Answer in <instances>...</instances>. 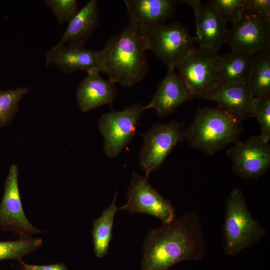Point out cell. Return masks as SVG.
<instances>
[{
    "instance_id": "obj_1",
    "label": "cell",
    "mask_w": 270,
    "mask_h": 270,
    "mask_svg": "<svg viewBox=\"0 0 270 270\" xmlns=\"http://www.w3.org/2000/svg\"><path fill=\"white\" fill-rule=\"evenodd\" d=\"M206 242L200 216L188 212L148 232L144 239L140 270H168L184 260H200Z\"/></svg>"
},
{
    "instance_id": "obj_2",
    "label": "cell",
    "mask_w": 270,
    "mask_h": 270,
    "mask_svg": "<svg viewBox=\"0 0 270 270\" xmlns=\"http://www.w3.org/2000/svg\"><path fill=\"white\" fill-rule=\"evenodd\" d=\"M147 50L143 32L130 21L96 52L98 70L106 74L112 82L132 87L147 74Z\"/></svg>"
},
{
    "instance_id": "obj_3",
    "label": "cell",
    "mask_w": 270,
    "mask_h": 270,
    "mask_svg": "<svg viewBox=\"0 0 270 270\" xmlns=\"http://www.w3.org/2000/svg\"><path fill=\"white\" fill-rule=\"evenodd\" d=\"M242 120L218 106L199 108L186 128L185 140L190 146L212 156L238 141Z\"/></svg>"
},
{
    "instance_id": "obj_4",
    "label": "cell",
    "mask_w": 270,
    "mask_h": 270,
    "mask_svg": "<svg viewBox=\"0 0 270 270\" xmlns=\"http://www.w3.org/2000/svg\"><path fill=\"white\" fill-rule=\"evenodd\" d=\"M222 226L224 249L228 256H235L263 238L265 228L251 214L242 190L232 189L226 200Z\"/></svg>"
},
{
    "instance_id": "obj_5",
    "label": "cell",
    "mask_w": 270,
    "mask_h": 270,
    "mask_svg": "<svg viewBox=\"0 0 270 270\" xmlns=\"http://www.w3.org/2000/svg\"><path fill=\"white\" fill-rule=\"evenodd\" d=\"M143 32L147 50L152 51L168 70H175L195 48V38L186 26L178 22L162 24Z\"/></svg>"
},
{
    "instance_id": "obj_6",
    "label": "cell",
    "mask_w": 270,
    "mask_h": 270,
    "mask_svg": "<svg viewBox=\"0 0 270 270\" xmlns=\"http://www.w3.org/2000/svg\"><path fill=\"white\" fill-rule=\"evenodd\" d=\"M176 69L194 97L202 98L220 84V56L210 50L195 47Z\"/></svg>"
},
{
    "instance_id": "obj_7",
    "label": "cell",
    "mask_w": 270,
    "mask_h": 270,
    "mask_svg": "<svg viewBox=\"0 0 270 270\" xmlns=\"http://www.w3.org/2000/svg\"><path fill=\"white\" fill-rule=\"evenodd\" d=\"M186 132L182 123L172 120L156 123L141 134L144 144L138 158L145 177L160 168L174 147L185 139Z\"/></svg>"
},
{
    "instance_id": "obj_8",
    "label": "cell",
    "mask_w": 270,
    "mask_h": 270,
    "mask_svg": "<svg viewBox=\"0 0 270 270\" xmlns=\"http://www.w3.org/2000/svg\"><path fill=\"white\" fill-rule=\"evenodd\" d=\"M143 111V106L136 103L122 110H112L100 116L98 127L104 139V150L108 158L116 156L132 141Z\"/></svg>"
},
{
    "instance_id": "obj_9",
    "label": "cell",
    "mask_w": 270,
    "mask_h": 270,
    "mask_svg": "<svg viewBox=\"0 0 270 270\" xmlns=\"http://www.w3.org/2000/svg\"><path fill=\"white\" fill-rule=\"evenodd\" d=\"M129 213H142L154 216L162 224L176 217V210L170 201L164 198L149 182L148 178L133 172L127 192L126 202L118 208Z\"/></svg>"
},
{
    "instance_id": "obj_10",
    "label": "cell",
    "mask_w": 270,
    "mask_h": 270,
    "mask_svg": "<svg viewBox=\"0 0 270 270\" xmlns=\"http://www.w3.org/2000/svg\"><path fill=\"white\" fill-rule=\"evenodd\" d=\"M226 43L232 52L251 56L270 50V20L244 11L228 30Z\"/></svg>"
},
{
    "instance_id": "obj_11",
    "label": "cell",
    "mask_w": 270,
    "mask_h": 270,
    "mask_svg": "<svg viewBox=\"0 0 270 270\" xmlns=\"http://www.w3.org/2000/svg\"><path fill=\"white\" fill-rule=\"evenodd\" d=\"M233 171L240 177L256 179L270 166V145L258 136L238 141L228 151Z\"/></svg>"
},
{
    "instance_id": "obj_12",
    "label": "cell",
    "mask_w": 270,
    "mask_h": 270,
    "mask_svg": "<svg viewBox=\"0 0 270 270\" xmlns=\"http://www.w3.org/2000/svg\"><path fill=\"white\" fill-rule=\"evenodd\" d=\"M18 169L11 165L6 178L3 196L0 204V228L13 232L22 237H28L40 230L28 220L21 202L18 184Z\"/></svg>"
},
{
    "instance_id": "obj_13",
    "label": "cell",
    "mask_w": 270,
    "mask_h": 270,
    "mask_svg": "<svg viewBox=\"0 0 270 270\" xmlns=\"http://www.w3.org/2000/svg\"><path fill=\"white\" fill-rule=\"evenodd\" d=\"M177 2L193 9L196 22L194 38L198 46L218 52L226 42L228 30L227 22L216 8L210 0L204 4L198 0Z\"/></svg>"
},
{
    "instance_id": "obj_14",
    "label": "cell",
    "mask_w": 270,
    "mask_h": 270,
    "mask_svg": "<svg viewBox=\"0 0 270 270\" xmlns=\"http://www.w3.org/2000/svg\"><path fill=\"white\" fill-rule=\"evenodd\" d=\"M45 61L46 66H57L64 74L78 70L88 72L98 68L96 52L86 48L84 44H56L46 53Z\"/></svg>"
},
{
    "instance_id": "obj_15",
    "label": "cell",
    "mask_w": 270,
    "mask_h": 270,
    "mask_svg": "<svg viewBox=\"0 0 270 270\" xmlns=\"http://www.w3.org/2000/svg\"><path fill=\"white\" fill-rule=\"evenodd\" d=\"M193 98L175 70H168L166 76L158 84L151 101L143 106V110L154 108L158 116L164 117L171 114L179 106Z\"/></svg>"
},
{
    "instance_id": "obj_16",
    "label": "cell",
    "mask_w": 270,
    "mask_h": 270,
    "mask_svg": "<svg viewBox=\"0 0 270 270\" xmlns=\"http://www.w3.org/2000/svg\"><path fill=\"white\" fill-rule=\"evenodd\" d=\"M130 21L142 32L164 24L176 10L177 2L172 0H125Z\"/></svg>"
},
{
    "instance_id": "obj_17",
    "label": "cell",
    "mask_w": 270,
    "mask_h": 270,
    "mask_svg": "<svg viewBox=\"0 0 270 270\" xmlns=\"http://www.w3.org/2000/svg\"><path fill=\"white\" fill-rule=\"evenodd\" d=\"M116 94L115 84L103 79L98 69L94 68L80 83L76 97L80 110L86 112L103 104L112 106Z\"/></svg>"
},
{
    "instance_id": "obj_18",
    "label": "cell",
    "mask_w": 270,
    "mask_h": 270,
    "mask_svg": "<svg viewBox=\"0 0 270 270\" xmlns=\"http://www.w3.org/2000/svg\"><path fill=\"white\" fill-rule=\"evenodd\" d=\"M254 98L247 84H222L202 98L216 102L218 107L242 120L252 116Z\"/></svg>"
},
{
    "instance_id": "obj_19",
    "label": "cell",
    "mask_w": 270,
    "mask_h": 270,
    "mask_svg": "<svg viewBox=\"0 0 270 270\" xmlns=\"http://www.w3.org/2000/svg\"><path fill=\"white\" fill-rule=\"evenodd\" d=\"M98 23V0H88L68 24L61 40L56 44H84L91 37Z\"/></svg>"
},
{
    "instance_id": "obj_20",
    "label": "cell",
    "mask_w": 270,
    "mask_h": 270,
    "mask_svg": "<svg viewBox=\"0 0 270 270\" xmlns=\"http://www.w3.org/2000/svg\"><path fill=\"white\" fill-rule=\"evenodd\" d=\"M254 56L232 51L220 56V84H247Z\"/></svg>"
},
{
    "instance_id": "obj_21",
    "label": "cell",
    "mask_w": 270,
    "mask_h": 270,
    "mask_svg": "<svg viewBox=\"0 0 270 270\" xmlns=\"http://www.w3.org/2000/svg\"><path fill=\"white\" fill-rule=\"evenodd\" d=\"M117 192L111 204L106 208L97 219L93 220L92 236L94 252L98 258H102L108 253L112 237L114 218L118 208L116 206Z\"/></svg>"
},
{
    "instance_id": "obj_22",
    "label": "cell",
    "mask_w": 270,
    "mask_h": 270,
    "mask_svg": "<svg viewBox=\"0 0 270 270\" xmlns=\"http://www.w3.org/2000/svg\"><path fill=\"white\" fill-rule=\"evenodd\" d=\"M247 85L254 97L270 95V50L254 56Z\"/></svg>"
},
{
    "instance_id": "obj_23",
    "label": "cell",
    "mask_w": 270,
    "mask_h": 270,
    "mask_svg": "<svg viewBox=\"0 0 270 270\" xmlns=\"http://www.w3.org/2000/svg\"><path fill=\"white\" fill-rule=\"evenodd\" d=\"M42 244L40 238L22 237L12 241H0V260H21L22 257L35 251Z\"/></svg>"
},
{
    "instance_id": "obj_24",
    "label": "cell",
    "mask_w": 270,
    "mask_h": 270,
    "mask_svg": "<svg viewBox=\"0 0 270 270\" xmlns=\"http://www.w3.org/2000/svg\"><path fill=\"white\" fill-rule=\"evenodd\" d=\"M28 92V88L25 87L0 90V128L12 122L18 110L20 102Z\"/></svg>"
},
{
    "instance_id": "obj_25",
    "label": "cell",
    "mask_w": 270,
    "mask_h": 270,
    "mask_svg": "<svg viewBox=\"0 0 270 270\" xmlns=\"http://www.w3.org/2000/svg\"><path fill=\"white\" fill-rule=\"evenodd\" d=\"M252 116L256 118L260 124V136L266 142L270 140V95L255 97Z\"/></svg>"
},
{
    "instance_id": "obj_26",
    "label": "cell",
    "mask_w": 270,
    "mask_h": 270,
    "mask_svg": "<svg viewBox=\"0 0 270 270\" xmlns=\"http://www.w3.org/2000/svg\"><path fill=\"white\" fill-rule=\"evenodd\" d=\"M44 3L60 25L68 24L79 10L76 0H45Z\"/></svg>"
},
{
    "instance_id": "obj_27",
    "label": "cell",
    "mask_w": 270,
    "mask_h": 270,
    "mask_svg": "<svg viewBox=\"0 0 270 270\" xmlns=\"http://www.w3.org/2000/svg\"><path fill=\"white\" fill-rule=\"evenodd\" d=\"M223 18L232 25L240 19L244 10L246 0H211Z\"/></svg>"
},
{
    "instance_id": "obj_28",
    "label": "cell",
    "mask_w": 270,
    "mask_h": 270,
    "mask_svg": "<svg viewBox=\"0 0 270 270\" xmlns=\"http://www.w3.org/2000/svg\"><path fill=\"white\" fill-rule=\"evenodd\" d=\"M244 11L270 20V0H246Z\"/></svg>"
},
{
    "instance_id": "obj_29",
    "label": "cell",
    "mask_w": 270,
    "mask_h": 270,
    "mask_svg": "<svg viewBox=\"0 0 270 270\" xmlns=\"http://www.w3.org/2000/svg\"><path fill=\"white\" fill-rule=\"evenodd\" d=\"M18 260L21 265L22 270H68L66 266L62 263L38 266L26 264L22 259Z\"/></svg>"
}]
</instances>
